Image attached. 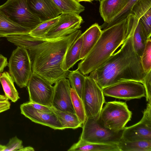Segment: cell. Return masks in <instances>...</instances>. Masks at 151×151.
Listing matches in <instances>:
<instances>
[{"label": "cell", "instance_id": "6da1fadb", "mask_svg": "<svg viewBox=\"0 0 151 151\" xmlns=\"http://www.w3.org/2000/svg\"><path fill=\"white\" fill-rule=\"evenodd\" d=\"M132 36L124 41L118 51L90 73L89 76L102 89L125 81H134L143 84L147 73L143 68L141 58L134 49Z\"/></svg>", "mask_w": 151, "mask_h": 151}, {"label": "cell", "instance_id": "1f68e13d", "mask_svg": "<svg viewBox=\"0 0 151 151\" xmlns=\"http://www.w3.org/2000/svg\"><path fill=\"white\" fill-rule=\"evenodd\" d=\"M142 65L145 72L147 73L151 71V40L148 37L141 57Z\"/></svg>", "mask_w": 151, "mask_h": 151}, {"label": "cell", "instance_id": "603a6c76", "mask_svg": "<svg viewBox=\"0 0 151 151\" xmlns=\"http://www.w3.org/2000/svg\"><path fill=\"white\" fill-rule=\"evenodd\" d=\"M0 82L5 96L13 102L20 99L19 93L16 88L14 81L9 72L5 71L0 74Z\"/></svg>", "mask_w": 151, "mask_h": 151}, {"label": "cell", "instance_id": "52a82bcc", "mask_svg": "<svg viewBox=\"0 0 151 151\" xmlns=\"http://www.w3.org/2000/svg\"><path fill=\"white\" fill-rule=\"evenodd\" d=\"M82 127L80 138L87 142L117 144L122 139L123 129L111 130L104 127L98 119L86 118Z\"/></svg>", "mask_w": 151, "mask_h": 151}, {"label": "cell", "instance_id": "ab89813d", "mask_svg": "<svg viewBox=\"0 0 151 151\" xmlns=\"http://www.w3.org/2000/svg\"><path fill=\"white\" fill-rule=\"evenodd\" d=\"M76 0V1L78 2H79L81 1H87V2H91L92 1H93V0Z\"/></svg>", "mask_w": 151, "mask_h": 151}, {"label": "cell", "instance_id": "ee69618b", "mask_svg": "<svg viewBox=\"0 0 151 151\" xmlns=\"http://www.w3.org/2000/svg\"><path fill=\"white\" fill-rule=\"evenodd\" d=\"M1 54H0V55Z\"/></svg>", "mask_w": 151, "mask_h": 151}, {"label": "cell", "instance_id": "f35d334b", "mask_svg": "<svg viewBox=\"0 0 151 151\" xmlns=\"http://www.w3.org/2000/svg\"><path fill=\"white\" fill-rule=\"evenodd\" d=\"M34 149L31 146H27L25 147H23L20 149L19 151H34Z\"/></svg>", "mask_w": 151, "mask_h": 151}, {"label": "cell", "instance_id": "4316f807", "mask_svg": "<svg viewBox=\"0 0 151 151\" xmlns=\"http://www.w3.org/2000/svg\"><path fill=\"white\" fill-rule=\"evenodd\" d=\"M67 78L71 88L81 98L85 84V76L77 69L73 71H70Z\"/></svg>", "mask_w": 151, "mask_h": 151}, {"label": "cell", "instance_id": "7bdbcfd3", "mask_svg": "<svg viewBox=\"0 0 151 151\" xmlns=\"http://www.w3.org/2000/svg\"><path fill=\"white\" fill-rule=\"evenodd\" d=\"M1 37L0 36V37Z\"/></svg>", "mask_w": 151, "mask_h": 151}, {"label": "cell", "instance_id": "d6a6232c", "mask_svg": "<svg viewBox=\"0 0 151 151\" xmlns=\"http://www.w3.org/2000/svg\"><path fill=\"white\" fill-rule=\"evenodd\" d=\"M22 141L15 136L9 139L2 151H19L24 147Z\"/></svg>", "mask_w": 151, "mask_h": 151}, {"label": "cell", "instance_id": "44dd1931", "mask_svg": "<svg viewBox=\"0 0 151 151\" xmlns=\"http://www.w3.org/2000/svg\"><path fill=\"white\" fill-rule=\"evenodd\" d=\"M30 31L15 23L0 10V36L14 34L28 33Z\"/></svg>", "mask_w": 151, "mask_h": 151}, {"label": "cell", "instance_id": "4dcf8cb0", "mask_svg": "<svg viewBox=\"0 0 151 151\" xmlns=\"http://www.w3.org/2000/svg\"><path fill=\"white\" fill-rule=\"evenodd\" d=\"M151 9V0H138L133 6L131 13L138 19Z\"/></svg>", "mask_w": 151, "mask_h": 151}, {"label": "cell", "instance_id": "74e56055", "mask_svg": "<svg viewBox=\"0 0 151 151\" xmlns=\"http://www.w3.org/2000/svg\"><path fill=\"white\" fill-rule=\"evenodd\" d=\"M7 59L1 55H0V74L2 73L4 68L8 66Z\"/></svg>", "mask_w": 151, "mask_h": 151}, {"label": "cell", "instance_id": "8d00e7d4", "mask_svg": "<svg viewBox=\"0 0 151 151\" xmlns=\"http://www.w3.org/2000/svg\"><path fill=\"white\" fill-rule=\"evenodd\" d=\"M31 105L37 109L47 113H52L50 107L38 104L34 102L29 101Z\"/></svg>", "mask_w": 151, "mask_h": 151}, {"label": "cell", "instance_id": "8fae6325", "mask_svg": "<svg viewBox=\"0 0 151 151\" xmlns=\"http://www.w3.org/2000/svg\"><path fill=\"white\" fill-rule=\"evenodd\" d=\"M141 120L136 124L125 127L122 139L127 141L151 140V102H147Z\"/></svg>", "mask_w": 151, "mask_h": 151}, {"label": "cell", "instance_id": "ba28073f", "mask_svg": "<svg viewBox=\"0 0 151 151\" xmlns=\"http://www.w3.org/2000/svg\"><path fill=\"white\" fill-rule=\"evenodd\" d=\"M81 99L86 118L96 120L99 115L105 100L103 90L96 81L89 76H86Z\"/></svg>", "mask_w": 151, "mask_h": 151}, {"label": "cell", "instance_id": "4fadbf2b", "mask_svg": "<svg viewBox=\"0 0 151 151\" xmlns=\"http://www.w3.org/2000/svg\"><path fill=\"white\" fill-rule=\"evenodd\" d=\"M20 108L21 114L33 122L54 129H64L57 116L53 112L47 113L38 110L29 102L21 104Z\"/></svg>", "mask_w": 151, "mask_h": 151}, {"label": "cell", "instance_id": "ac0fdd59", "mask_svg": "<svg viewBox=\"0 0 151 151\" xmlns=\"http://www.w3.org/2000/svg\"><path fill=\"white\" fill-rule=\"evenodd\" d=\"M68 151H120L117 144L91 143L80 139Z\"/></svg>", "mask_w": 151, "mask_h": 151}, {"label": "cell", "instance_id": "8992f818", "mask_svg": "<svg viewBox=\"0 0 151 151\" xmlns=\"http://www.w3.org/2000/svg\"><path fill=\"white\" fill-rule=\"evenodd\" d=\"M0 10L14 22L30 31L42 22L30 10L27 0H8L0 6Z\"/></svg>", "mask_w": 151, "mask_h": 151}, {"label": "cell", "instance_id": "5b68a950", "mask_svg": "<svg viewBox=\"0 0 151 151\" xmlns=\"http://www.w3.org/2000/svg\"><path fill=\"white\" fill-rule=\"evenodd\" d=\"M8 66L9 73L18 86L20 88L27 87L32 72L27 50L17 46L12 52Z\"/></svg>", "mask_w": 151, "mask_h": 151}, {"label": "cell", "instance_id": "7402d4cb", "mask_svg": "<svg viewBox=\"0 0 151 151\" xmlns=\"http://www.w3.org/2000/svg\"><path fill=\"white\" fill-rule=\"evenodd\" d=\"M50 109L57 116L64 129L67 128L76 129L82 127L83 124L76 113L59 111L52 106L50 107Z\"/></svg>", "mask_w": 151, "mask_h": 151}, {"label": "cell", "instance_id": "d590c367", "mask_svg": "<svg viewBox=\"0 0 151 151\" xmlns=\"http://www.w3.org/2000/svg\"><path fill=\"white\" fill-rule=\"evenodd\" d=\"M11 104L5 95L0 94V113L10 109Z\"/></svg>", "mask_w": 151, "mask_h": 151}, {"label": "cell", "instance_id": "7c38bea8", "mask_svg": "<svg viewBox=\"0 0 151 151\" xmlns=\"http://www.w3.org/2000/svg\"><path fill=\"white\" fill-rule=\"evenodd\" d=\"M83 22V19L79 14H61L58 21L47 34L46 38L53 40L70 34L80 29Z\"/></svg>", "mask_w": 151, "mask_h": 151}, {"label": "cell", "instance_id": "f1b7e54d", "mask_svg": "<svg viewBox=\"0 0 151 151\" xmlns=\"http://www.w3.org/2000/svg\"><path fill=\"white\" fill-rule=\"evenodd\" d=\"M70 94L72 102L75 113L83 124L86 119L83 101L76 91L71 88Z\"/></svg>", "mask_w": 151, "mask_h": 151}, {"label": "cell", "instance_id": "ffe728a7", "mask_svg": "<svg viewBox=\"0 0 151 151\" xmlns=\"http://www.w3.org/2000/svg\"><path fill=\"white\" fill-rule=\"evenodd\" d=\"M4 37L14 45L23 47L27 50L47 40L35 37L29 33L8 35Z\"/></svg>", "mask_w": 151, "mask_h": 151}, {"label": "cell", "instance_id": "d6986e66", "mask_svg": "<svg viewBox=\"0 0 151 151\" xmlns=\"http://www.w3.org/2000/svg\"><path fill=\"white\" fill-rule=\"evenodd\" d=\"M81 34L73 42L67 52L62 65V69L67 71L81 60L80 55L82 44Z\"/></svg>", "mask_w": 151, "mask_h": 151}, {"label": "cell", "instance_id": "83f0119b", "mask_svg": "<svg viewBox=\"0 0 151 151\" xmlns=\"http://www.w3.org/2000/svg\"><path fill=\"white\" fill-rule=\"evenodd\" d=\"M60 18V15L55 18L43 21L31 30L29 33L35 37L46 39L47 34L57 23Z\"/></svg>", "mask_w": 151, "mask_h": 151}, {"label": "cell", "instance_id": "f546056e", "mask_svg": "<svg viewBox=\"0 0 151 151\" xmlns=\"http://www.w3.org/2000/svg\"><path fill=\"white\" fill-rule=\"evenodd\" d=\"M138 0H128L123 9L109 22L103 24L100 26L101 28L103 29L108 28L116 24L127 17L131 13L134 5Z\"/></svg>", "mask_w": 151, "mask_h": 151}, {"label": "cell", "instance_id": "277c9868", "mask_svg": "<svg viewBox=\"0 0 151 151\" xmlns=\"http://www.w3.org/2000/svg\"><path fill=\"white\" fill-rule=\"evenodd\" d=\"M105 103L98 120L104 127L111 130L123 129L131 120L132 114L126 102L114 101Z\"/></svg>", "mask_w": 151, "mask_h": 151}, {"label": "cell", "instance_id": "484cf974", "mask_svg": "<svg viewBox=\"0 0 151 151\" xmlns=\"http://www.w3.org/2000/svg\"><path fill=\"white\" fill-rule=\"evenodd\" d=\"M117 144L120 151H151V140L127 141L121 139Z\"/></svg>", "mask_w": 151, "mask_h": 151}, {"label": "cell", "instance_id": "cb8c5ba5", "mask_svg": "<svg viewBox=\"0 0 151 151\" xmlns=\"http://www.w3.org/2000/svg\"><path fill=\"white\" fill-rule=\"evenodd\" d=\"M148 37L138 20L132 36L133 46L135 52L141 57Z\"/></svg>", "mask_w": 151, "mask_h": 151}, {"label": "cell", "instance_id": "5bb4252c", "mask_svg": "<svg viewBox=\"0 0 151 151\" xmlns=\"http://www.w3.org/2000/svg\"><path fill=\"white\" fill-rule=\"evenodd\" d=\"M52 106L56 109L75 113L72 104L71 86L68 79L64 78L58 81L54 86Z\"/></svg>", "mask_w": 151, "mask_h": 151}, {"label": "cell", "instance_id": "836d02e7", "mask_svg": "<svg viewBox=\"0 0 151 151\" xmlns=\"http://www.w3.org/2000/svg\"><path fill=\"white\" fill-rule=\"evenodd\" d=\"M139 21L148 37L151 35V9L141 17Z\"/></svg>", "mask_w": 151, "mask_h": 151}, {"label": "cell", "instance_id": "9c48e42d", "mask_svg": "<svg viewBox=\"0 0 151 151\" xmlns=\"http://www.w3.org/2000/svg\"><path fill=\"white\" fill-rule=\"evenodd\" d=\"M27 87L29 101L52 106L54 87L50 82L32 72Z\"/></svg>", "mask_w": 151, "mask_h": 151}, {"label": "cell", "instance_id": "60d3db41", "mask_svg": "<svg viewBox=\"0 0 151 151\" xmlns=\"http://www.w3.org/2000/svg\"><path fill=\"white\" fill-rule=\"evenodd\" d=\"M5 148V145H0V151H2Z\"/></svg>", "mask_w": 151, "mask_h": 151}, {"label": "cell", "instance_id": "e575fe53", "mask_svg": "<svg viewBox=\"0 0 151 151\" xmlns=\"http://www.w3.org/2000/svg\"><path fill=\"white\" fill-rule=\"evenodd\" d=\"M145 91V98L147 102H151V71L145 76L143 83Z\"/></svg>", "mask_w": 151, "mask_h": 151}, {"label": "cell", "instance_id": "e0dca14e", "mask_svg": "<svg viewBox=\"0 0 151 151\" xmlns=\"http://www.w3.org/2000/svg\"><path fill=\"white\" fill-rule=\"evenodd\" d=\"M102 32V30L100 26L95 23L81 34L83 40L81 60L84 59L91 50L100 37Z\"/></svg>", "mask_w": 151, "mask_h": 151}, {"label": "cell", "instance_id": "7a4b0ae2", "mask_svg": "<svg viewBox=\"0 0 151 151\" xmlns=\"http://www.w3.org/2000/svg\"><path fill=\"white\" fill-rule=\"evenodd\" d=\"M81 34L78 30L61 37L47 40L27 50L33 73L52 85L63 78H67L70 70H64L62 65L68 50Z\"/></svg>", "mask_w": 151, "mask_h": 151}, {"label": "cell", "instance_id": "3957f363", "mask_svg": "<svg viewBox=\"0 0 151 151\" xmlns=\"http://www.w3.org/2000/svg\"><path fill=\"white\" fill-rule=\"evenodd\" d=\"M135 19L131 14L121 22L102 30L97 42L78 64L77 69L84 75L101 66L130 36Z\"/></svg>", "mask_w": 151, "mask_h": 151}, {"label": "cell", "instance_id": "9a60e30c", "mask_svg": "<svg viewBox=\"0 0 151 151\" xmlns=\"http://www.w3.org/2000/svg\"><path fill=\"white\" fill-rule=\"evenodd\" d=\"M31 11L43 22L55 18L61 13L50 0H27Z\"/></svg>", "mask_w": 151, "mask_h": 151}, {"label": "cell", "instance_id": "2e32d148", "mask_svg": "<svg viewBox=\"0 0 151 151\" xmlns=\"http://www.w3.org/2000/svg\"><path fill=\"white\" fill-rule=\"evenodd\" d=\"M128 0H101L99 12L104 23L109 22L123 9Z\"/></svg>", "mask_w": 151, "mask_h": 151}, {"label": "cell", "instance_id": "b9f144b4", "mask_svg": "<svg viewBox=\"0 0 151 151\" xmlns=\"http://www.w3.org/2000/svg\"><path fill=\"white\" fill-rule=\"evenodd\" d=\"M93 0L96 1H100L101 0H93Z\"/></svg>", "mask_w": 151, "mask_h": 151}, {"label": "cell", "instance_id": "d4e9b609", "mask_svg": "<svg viewBox=\"0 0 151 151\" xmlns=\"http://www.w3.org/2000/svg\"><path fill=\"white\" fill-rule=\"evenodd\" d=\"M61 14L74 13L79 14L85 7L75 0H50Z\"/></svg>", "mask_w": 151, "mask_h": 151}, {"label": "cell", "instance_id": "30bf717a", "mask_svg": "<svg viewBox=\"0 0 151 151\" xmlns=\"http://www.w3.org/2000/svg\"><path fill=\"white\" fill-rule=\"evenodd\" d=\"M104 96L126 101L139 99L145 96L143 84L134 81H125L102 89Z\"/></svg>", "mask_w": 151, "mask_h": 151}]
</instances>
